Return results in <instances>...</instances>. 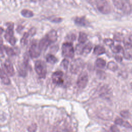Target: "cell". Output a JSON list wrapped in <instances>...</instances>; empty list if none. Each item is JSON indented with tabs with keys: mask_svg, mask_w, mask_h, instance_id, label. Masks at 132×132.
Wrapping results in <instances>:
<instances>
[{
	"mask_svg": "<svg viewBox=\"0 0 132 132\" xmlns=\"http://www.w3.org/2000/svg\"><path fill=\"white\" fill-rule=\"evenodd\" d=\"M62 55L68 58H73L74 56L75 51L71 42H66L62 44L61 47Z\"/></svg>",
	"mask_w": 132,
	"mask_h": 132,
	"instance_id": "cell-1",
	"label": "cell"
},
{
	"mask_svg": "<svg viewBox=\"0 0 132 132\" xmlns=\"http://www.w3.org/2000/svg\"><path fill=\"white\" fill-rule=\"evenodd\" d=\"M95 5L97 10L102 14H107L111 12V7L107 0H96Z\"/></svg>",
	"mask_w": 132,
	"mask_h": 132,
	"instance_id": "cell-2",
	"label": "cell"
},
{
	"mask_svg": "<svg viewBox=\"0 0 132 132\" xmlns=\"http://www.w3.org/2000/svg\"><path fill=\"white\" fill-rule=\"evenodd\" d=\"M35 69L38 75L42 78H44L46 75L47 69L45 63L42 60H37L35 62Z\"/></svg>",
	"mask_w": 132,
	"mask_h": 132,
	"instance_id": "cell-3",
	"label": "cell"
},
{
	"mask_svg": "<svg viewBox=\"0 0 132 132\" xmlns=\"http://www.w3.org/2000/svg\"><path fill=\"white\" fill-rule=\"evenodd\" d=\"M84 65L83 61L80 58L74 59L70 64V70L72 74H77L82 68Z\"/></svg>",
	"mask_w": 132,
	"mask_h": 132,
	"instance_id": "cell-4",
	"label": "cell"
},
{
	"mask_svg": "<svg viewBox=\"0 0 132 132\" xmlns=\"http://www.w3.org/2000/svg\"><path fill=\"white\" fill-rule=\"evenodd\" d=\"M41 50H40L38 44L36 41H33L30 44L29 48V54L32 58L38 57L41 54Z\"/></svg>",
	"mask_w": 132,
	"mask_h": 132,
	"instance_id": "cell-5",
	"label": "cell"
},
{
	"mask_svg": "<svg viewBox=\"0 0 132 132\" xmlns=\"http://www.w3.org/2000/svg\"><path fill=\"white\" fill-rule=\"evenodd\" d=\"M88 81V75L87 72L82 71L81 72L77 78V86L80 88L83 89L84 88Z\"/></svg>",
	"mask_w": 132,
	"mask_h": 132,
	"instance_id": "cell-6",
	"label": "cell"
},
{
	"mask_svg": "<svg viewBox=\"0 0 132 132\" xmlns=\"http://www.w3.org/2000/svg\"><path fill=\"white\" fill-rule=\"evenodd\" d=\"M63 73L61 71H57L54 72L52 76L53 82L57 85H61L64 82L63 78Z\"/></svg>",
	"mask_w": 132,
	"mask_h": 132,
	"instance_id": "cell-7",
	"label": "cell"
},
{
	"mask_svg": "<svg viewBox=\"0 0 132 132\" xmlns=\"http://www.w3.org/2000/svg\"><path fill=\"white\" fill-rule=\"evenodd\" d=\"M4 68L6 74L10 76H12L14 75V70L12 63L8 60H7L4 62Z\"/></svg>",
	"mask_w": 132,
	"mask_h": 132,
	"instance_id": "cell-8",
	"label": "cell"
},
{
	"mask_svg": "<svg viewBox=\"0 0 132 132\" xmlns=\"http://www.w3.org/2000/svg\"><path fill=\"white\" fill-rule=\"evenodd\" d=\"M99 94L102 97L109 98L111 95V91L108 86H103L101 87L99 91Z\"/></svg>",
	"mask_w": 132,
	"mask_h": 132,
	"instance_id": "cell-9",
	"label": "cell"
},
{
	"mask_svg": "<svg viewBox=\"0 0 132 132\" xmlns=\"http://www.w3.org/2000/svg\"><path fill=\"white\" fill-rule=\"evenodd\" d=\"M74 23L79 26H87L89 25V22L85 16H76L74 19Z\"/></svg>",
	"mask_w": 132,
	"mask_h": 132,
	"instance_id": "cell-10",
	"label": "cell"
},
{
	"mask_svg": "<svg viewBox=\"0 0 132 132\" xmlns=\"http://www.w3.org/2000/svg\"><path fill=\"white\" fill-rule=\"evenodd\" d=\"M51 44L50 41L46 37H45L40 40L38 43V46L41 51H45Z\"/></svg>",
	"mask_w": 132,
	"mask_h": 132,
	"instance_id": "cell-11",
	"label": "cell"
},
{
	"mask_svg": "<svg viewBox=\"0 0 132 132\" xmlns=\"http://www.w3.org/2000/svg\"><path fill=\"white\" fill-rule=\"evenodd\" d=\"M13 26L14 24L13 23L8 24L7 29L5 34V37L7 41L13 37Z\"/></svg>",
	"mask_w": 132,
	"mask_h": 132,
	"instance_id": "cell-12",
	"label": "cell"
},
{
	"mask_svg": "<svg viewBox=\"0 0 132 132\" xmlns=\"http://www.w3.org/2000/svg\"><path fill=\"white\" fill-rule=\"evenodd\" d=\"M50 41L51 43L55 42L57 39V33L55 30H51L45 36Z\"/></svg>",
	"mask_w": 132,
	"mask_h": 132,
	"instance_id": "cell-13",
	"label": "cell"
},
{
	"mask_svg": "<svg viewBox=\"0 0 132 132\" xmlns=\"http://www.w3.org/2000/svg\"><path fill=\"white\" fill-rule=\"evenodd\" d=\"M123 41L125 50H130L132 48V35L124 37Z\"/></svg>",
	"mask_w": 132,
	"mask_h": 132,
	"instance_id": "cell-14",
	"label": "cell"
},
{
	"mask_svg": "<svg viewBox=\"0 0 132 132\" xmlns=\"http://www.w3.org/2000/svg\"><path fill=\"white\" fill-rule=\"evenodd\" d=\"M0 78L4 84L9 85L10 83V80L8 75L1 69H0Z\"/></svg>",
	"mask_w": 132,
	"mask_h": 132,
	"instance_id": "cell-15",
	"label": "cell"
},
{
	"mask_svg": "<svg viewBox=\"0 0 132 132\" xmlns=\"http://www.w3.org/2000/svg\"><path fill=\"white\" fill-rule=\"evenodd\" d=\"M105 52V48L101 45H96L93 49V54L95 55H101L104 54Z\"/></svg>",
	"mask_w": 132,
	"mask_h": 132,
	"instance_id": "cell-16",
	"label": "cell"
},
{
	"mask_svg": "<svg viewBox=\"0 0 132 132\" xmlns=\"http://www.w3.org/2000/svg\"><path fill=\"white\" fill-rule=\"evenodd\" d=\"M93 47V44L91 42H88L87 44H85V45L83 47V49H82V54L83 55H87L88 54H89Z\"/></svg>",
	"mask_w": 132,
	"mask_h": 132,
	"instance_id": "cell-17",
	"label": "cell"
},
{
	"mask_svg": "<svg viewBox=\"0 0 132 132\" xmlns=\"http://www.w3.org/2000/svg\"><path fill=\"white\" fill-rule=\"evenodd\" d=\"M88 40V35L86 33L83 31H80L79 34L78 41L79 44H83L85 43Z\"/></svg>",
	"mask_w": 132,
	"mask_h": 132,
	"instance_id": "cell-18",
	"label": "cell"
},
{
	"mask_svg": "<svg viewBox=\"0 0 132 132\" xmlns=\"http://www.w3.org/2000/svg\"><path fill=\"white\" fill-rule=\"evenodd\" d=\"M95 64L96 67L99 69H104L106 65V62L104 59L102 58H98L96 60Z\"/></svg>",
	"mask_w": 132,
	"mask_h": 132,
	"instance_id": "cell-19",
	"label": "cell"
},
{
	"mask_svg": "<svg viewBox=\"0 0 132 132\" xmlns=\"http://www.w3.org/2000/svg\"><path fill=\"white\" fill-rule=\"evenodd\" d=\"M46 60L47 62L52 64H54L57 63L58 61L57 58L55 56H54L51 54H48L46 56Z\"/></svg>",
	"mask_w": 132,
	"mask_h": 132,
	"instance_id": "cell-20",
	"label": "cell"
},
{
	"mask_svg": "<svg viewBox=\"0 0 132 132\" xmlns=\"http://www.w3.org/2000/svg\"><path fill=\"white\" fill-rule=\"evenodd\" d=\"M123 8L122 10L124 12L127 14H128L131 12V6L130 4L128 1L123 2Z\"/></svg>",
	"mask_w": 132,
	"mask_h": 132,
	"instance_id": "cell-21",
	"label": "cell"
},
{
	"mask_svg": "<svg viewBox=\"0 0 132 132\" xmlns=\"http://www.w3.org/2000/svg\"><path fill=\"white\" fill-rule=\"evenodd\" d=\"M107 67L108 70L113 71V72L117 70V69L118 68V66L117 64L113 61H109L107 64Z\"/></svg>",
	"mask_w": 132,
	"mask_h": 132,
	"instance_id": "cell-22",
	"label": "cell"
},
{
	"mask_svg": "<svg viewBox=\"0 0 132 132\" xmlns=\"http://www.w3.org/2000/svg\"><path fill=\"white\" fill-rule=\"evenodd\" d=\"M114 7L119 10H122L123 8V1L122 0H112Z\"/></svg>",
	"mask_w": 132,
	"mask_h": 132,
	"instance_id": "cell-23",
	"label": "cell"
},
{
	"mask_svg": "<svg viewBox=\"0 0 132 132\" xmlns=\"http://www.w3.org/2000/svg\"><path fill=\"white\" fill-rule=\"evenodd\" d=\"M21 14L25 18H31L32 16H33L34 15V13L32 11L28 10V9H23L21 12Z\"/></svg>",
	"mask_w": 132,
	"mask_h": 132,
	"instance_id": "cell-24",
	"label": "cell"
},
{
	"mask_svg": "<svg viewBox=\"0 0 132 132\" xmlns=\"http://www.w3.org/2000/svg\"><path fill=\"white\" fill-rule=\"evenodd\" d=\"M111 47V50L112 52L116 54H118V53L123 51V47L120 45H112Z\"/></svg>",
	"mask_w": 132,
	"mask_h": 132,
	"instance_id": "cell-25",
	"label": "cell"
},
{
	"mask_svg": "<svg viewBox=\"0 0 132 132\" xmlns=\"http://www.w3.org/2000/svg\"><path fill=\"white\" fill-rule=\"evenodd\" d=\"M4 50H5L6 54L10 56H12L15 55V53H14L13 50L12 48H11L10 47L4 46Z\"/></svg>",
	"mask_w": 132,
	"mask_h": 132,
	"instance_id": "cell-26",
	"label": "cell"
},
{
	"mask_svg": "<svg viewBox=\"0 0 132 132\" xmlns=\"http://www.w3.org/2000/svg\"><path fill=\"white\" fill-rule=\"evenodd\" d=\"M123 38H124V37H123L122 34L119 32H116L113 35V39L116 41L121 42L123 40Z\"/></svg>",
	"mask_w": 132,
	"mask_h": 132,
	"instance_id": "cell-27",
	"label": "cell"
},
{
	"mask_svg": "<svg viewBox=\"0 0 132 132\" xmlns=\"http://www.w3.org/2000/svg\"><path fill=\"white\" fill-rule=\"evenodd\" d=\"M29 36V35L28 32H25L24 34V35L23 36L22 38H21V41H20V43L22 45H25L27 43V39H28Z\"/></svg>",
	"mask_w": 132,
	"mask_h": 132,
	"instance_id": "cell-28",
	"label": "cell"
},
{
	"mask_svg": "<svg viewBox=\"0 0 132 132\" xmlns=\"http://www.w3.org/2000/svg\"><path fill=\"white\" fill-rule=\"evenodd\" d=\"M109 112V110H106V109H102L101 111V112H100V114H99V115L100 116H101V118H102L103 117V116H104V115H106L105 116V119H110V116H112L111 115L112 114H110V113H109V114H107V113H108V112Z\"/></svg>",
	"mask_w": 132,
	"mask_h": 132,
	"instance_id": "cell-29",
	"label": "cell"
},
{
	"mask_svg": "<svg viewBox=\"0 0 132 132\" xmlns=\"http://www.w3.org/2000/svg\"><path fill=\"white\" fill-rule=\"evenodd\" d=\"M69 64V61L66 58L63 59L61 62V66L64 70H67L68 69Z\"/></svg>",
	"mask_w": 132,
	"mask_h": 132,
	"instance_id": "cell-30",
	"label": "cell"
},
{
	"mask_svg": "<svg viewBox=\"0 0 132 132\" xmlns=\"http://www.w3.org/2000/svg\"><path fill=\"white\" fill-rule=\"evenodd\" d=\"M104 42L106 45L110 47H111L112 45H114V41L112 39L110 38L105 39L104 40Z\"/></svg>",
	"mask_w": 132,
	"mask_h": 132,
	"instance_id": "cell-31",
	"label": "cell"
},
{
	"mask_svg": "<svg viewBox=\"0 0 132 132\" xmlns=\"http://www.w3.org/2000/svg\"><path fill=\"white\" fill-rule=\"evenodd\" d=\"M37 129V125L36 123L32 124L27 127V130L29 132H35Z\"/></svg>",
	"mask_w": 132,
	"mask_h": 132,
	"instance_id": "cell-32",
	"label": "cell"
},
{
	"mask_svg": "<svg viewBox=\"0 0 132 132\" xmlns=\"http://www.w3.org/2000/svg\"><path fill=\"white\" fill-rule=\"evenodd\" d=\"M76 38V36L74 34H71L67 35L66 39L68 40V42H71V41H74Z\"/></svg>",
	"mask_w": 132,
	"mask_h": 132,
	"instance_id": "cell-33",
	"label": "cell"
},
{
	"mask_svg": "<svg viewBox=\"0 0 132 132\" xmlns=\"http://www.w3.org/2000/svg\"><path fill=\"white\" fill-rule=\"evenodd\" d=\"M128 51V50H123V51L122 53H123V55L125 59L129 60L131 58V57H130V54Z\"/></svg>",
	"mask_w": 132,
	"mask_h": 132,
	"instance_id": "cell-34",
	"label": "cell"
},
{
	"mask_svg": "<svg viewBox=\"0 0 132 132\" xmlns=\"http://www.w3.org/2000/svg\"><path fill=\"white\" fill-rule=\"evenodd\" d=\"M83 47L84 46H82L81 44L79 43V44L77 45V46H76V51L77 54H82Z\"/></svg>",
	"mask_w": 132,
	"mask_h": 132,
	"instance_id": "cell-35",
	"label": "cell"
},
{
	"mask_svg": "<svg viewBox=\"0 0 132 132\" xmlns=\"http://www.w3.org/2000/svg\"><path fill=\"white\" fill-rule=\"evenodd\" d=\"M50 21L52 22H53V23H60L62 21V19L61 18H57V17H55V18H52Z\"/></svg>",
	"mask_w": 132,
	"mask_h": 132,
	"instance_id": "cell-36",
	"label": "cell"
},
{
	"mask_svg": "<svg viewBox=\"0 0 132 132\" xmlns=\"http://www.w3.org/2000/svg\"><path fill=\"white\" fill-rule=\"evenodd\" d=\"M121 114L122 117H123L125 118H128L129 117V113L128 111H126V110H123L121 112Z\"/></svg>",
	"mask_w": 132,
	"mask_h": 132,
	"instance_id": "cell-37",
	"label": "cell"
},
{
	"mask_svg": "<svg viewBox=\"0 0 132 132\" xmlns=\"http://www.w3.org/2000/svg\"><path fill=\"white\" fill-rule=\"evenodd\" d=\"M114 122L117 125H122L123 122H124V121L121 119V118H117L114 121Z\"/></svg>",
	"mask_w": 132,
	"mask_h": 132,
	"instance_id": "cell-38",
	"label": "cell"
},
{
	"mask_svg": "<svg viewBox=\"0 0 132 132\" xmlns=\"http://www.w3.org/2000/svg\"><path fill=\"white\" fill-rule=\"evenodd\" d=\"M114 58H115L117 62H121L122 61V57L121 55H120L116 54V55H115Z\"/></svg>",
	"mask_w": 132,
	"mask_h": 132,
	"instance_id": "cell-39",
	"label": "cell"
},
{
	"mask_svg": "<svg viewBox=\"0 0 132 132\" xmlns=\"http://www.w3.org/2000/svg\"><path fill=\"white\" fill-rule=\"evenodd\" d=\"M110 130L111 132H119V129L115 125H112L110 127Z\"/></svg>",
	"mask_w": 132,
	"mask_h": 132,
	"instance_id": "cell-40",
	"label": "cell"
},
{
	"mask_svg": "<svg viewBox=\"0 0 132 132\" xmlns=\"http://www.w3.org/2000/svg\"><path fill=\"white\" fill-rule=\"evenodd\" d=\"M8 41L10 43V44H11L12 45H14L16 42V39L14 37H13L11 38H10Z\"/></svg>",
	"mask_w": 132,
	"mask_h": 132,
	"instance_id": "cell-41",
	"label": "cell"
},
{
	"mask_svg": "<svg viewBox=\"0 0 132 132\" xmlns=\"http://www.w3.org/2000/svg\"><path fill=\"white\" fill-rule=\"evenodd\" d=\"M36 32V29L35 27H32L29 30V32H28V34L29 35H34Z\"/></svg>",
	"mask_w": 132,
	"mask_h": 132,
	"instance_id": "cell-42",
	"label": "cell"
},
{
	"mask_svg": "<svg viewBox=\"0 0 132 132\" xmlns=\"http://www.w3.org/2000/svg\"><path fill=\"white\" fill-rule=\"evenodd\" d=\"M122 126H124V127H125L126 128H130V127H131V126H130V124L128 122H127V121H124V122H123V123L122 124Z\"/></svg>",
	"mask_w": 132,
	"mask_h": 132,
	"instance_id": "cell-43",
	"label": "cell"
},
{
	"mask_svg": "<svg viewBox=\"0 0 132 132\" xmlns=\"http://www.w3.org/2000/svg\"><path fill=\"white\" fill-rule=\"evenodd\" d=\"M89 4L91 5L92 6L95 5L96 0H86Z\"/></svg>",
	"mask_w": 132,
	"mask_h": 132,
	"instance_id": "cell-44",
	"label": "cell"
},
{
	"mask_svg": "<svg viewBox=\"0 0 132 132\" xmlns=\"http://www.w3.org/2000/svg\"><path fill=\"white\" fill-rule=\"evenodd\" d=\"M3 32H4V29H3V28H2L1 27H0V35H1L3 34Z\"/></svg>",
	"mask_w": 132,
	"mask_h": 132,
	"instance_id": "cell-45",
	"label": "cell"
},
{
	"mask_svg": "<svg viewBox=\"0 0 132 132\" xmlns=\"http://www.w3.org/2000/svg\"><path fill=\"white\" fill-rule=\"evenodd\" d=\"M32 1L34 2H37V1H40V0H32Z\"/></svg>",
	"mask_w": 132,
	"mask_h": 132,
	"instance_id": "cell-46",
	"label": "cell"
},
{
	"mask_svg": "<svg viewBox=\"0 0 132 132\" xmlns=\"http://www.w3.org/2000/svg\"><path fill=\"white\" fill-rule=\"evenodd\" d=\"M130 57L132 59V53H131V54H130Z\"/></svg>",
	"mask_w": 132,
	"mask_h": 132,
	"instance_id": "cell-47",
	"label": "cell"
},
{
	"mask_svg": "<svg viewBox=\"0 0 132 132\" xmlns=\"http://www.w3.org/2000/svg\"><path fill=\"white\" fill-rule=\"evenodd\" d=\"M130 86H131V88H132V82L130 83Z\"/></svg>",
	"mask_w": 132,
	"mask_h": 132,
	"instance_id": "cell-48",
	"label": "cell"
}]
</instances>
